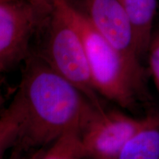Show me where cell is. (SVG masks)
Here are the masks:
<instances>
[{
	"label": "cell",
	"mask_w": 159,
	"mask_h": 159,
	"mask_svg": "<svg viewBox=\"0 0 159 159\" xmlns=\"http://www.w3.org/2000/svg\"><path fill=\"white\" fill-rule=\"evenodd\" d=\"M16 94L25 112L19 150L52 144L71 129L80 131L102 110L41 55L27 57Z\"/></svg>",
	"instance_id": "obj_1"
},
{
	"label": "cell",
	"mask_w": 159,
	"mask_h": 159,
	"mask_svg": "<svg viewBox=\"0 0 159 159\" xmlns=\"http://www.w3.org/2000/svg\"><path fill=\"white\" fill-rule=\"evenodd\" d=\"M57 1L82 37L97 93L122 108H132L143 80L70 0Z\"/></svg>",
	"instance_id": "obj_2"
},
{
	"label": "cell",
	"mask_w": 159,
	"mask_h": 159,
	"mask_svg": "<svg viewBox=\"0 0 159 159\" xmlns=\"http://www.w3.org/2000/svg\"><path fill=\"white\" fill-rule=\"evenodd\" d=\"M43 22L47 33L43 54L40 55L93 104L102 108L91 78L82 37L57 0L52 2Z\"/></svg>",
	"instance_id": "obj_3"
},
{
	"label": "cell",
	"mask_w": 159,
	"mask_h": 159,
	"mask_svg": "<svg viewBox=\"0 0 159 159\" xmlns=\"http://www.w3.org/2000/svg\"><path fill=\"white\" fill-rule=\"evenodd\" d=\"M49 7L31 0L0 1V75L27 58L31 40Z\"/></svg>",
	"instance_id": "obj_4"
},
{
	"label": "cell",
	"mask_w": 159,
	"mask_h": 159,
	"mask_svg": "<svg viewBox=\"0 0 159 159\" xmlns=\"http://www.w3.org/2000/svg\"><path fill=\"white\" fill-rule=\"evenodd\" d=\"M144 122L117 111H99L80 131L85 158L116 159Z\"/></svg>",
	"instance_id": "obj_5"
},
{
	"label": "cell",
	"mask_w": 159,
	"mask_h": 159,
	"mask_svg": "<svg viewBox=\"0 0 159 159\" xmlns=\"http://www.w3.org/2000/svg\"><path fill=\"white\" fill-rule=\"evenodd\" d=\"M78 7L94 28L122 55L143 80V68L137 53L134 33L119 0H80Z\"/></svg>",
	"instance_id": "obj_6"
},
{
	"label": "cell",
	"mask_w": 159,
	"mask_h": 159,
	"mask_svg": "<svg viewBox=\"0 0 159 159\" xmlns=\"http://www.w3.org/2000/svg\"><path fill=\"white\" fill-rule=\"evenodd\" d=\"M126 13L134 33L137 53L142 60L148 54L153 36L157 0H119Z\"/></svg>",
	"instance_id": "obj_7"
},
{
	"label": "cell",
	"mask_w": 159,
	"mask_h": 159,
	"mask_svg": "<svg viewBox=\"0 0 159 159\" xmlns=\"http://www.w3.org/2000/svg\"><path fill=\"white\" fill-rule=\"evenodd\" d=\"M116 159H159V111L144 117V122Z\"/></svg>",
	"instance_id": "obj_8"
},
{
	"label": "cell",
	"mask_w": 159,
	"mask_h": 159,
	"mask_svg": "<svg viewBox=\"0 0 159 159\" xmlns=\"http://www.w3.org/2000/svg\"><path fill=\"white\" fill-rule=\"evenodd\" d=\"M25 128V112L17 94L0 113V159L21 141Z\"/></svg>",
	"instance_id": "obj_9"
},
{
	"label": "cell",
	"mask_w": 159,
	"mask_h": 159,
	"mask_svg": "<svg viewBox=\"0 0 159 159\" xmlns=\"http://www.w3.org/2000/svg\"><path fill=\"white\" fill-rule=\"evenodd\" d=\"M79 129H71L61 135L44 152L41 159L84 158Z\"/></svg>",
	"instance_id": "obj_10"
},
{
	"label": "cell",
	"mask_w": 159,
	"mask_h": 159,
	"mask_svg": "<svg viewBox=\"0 0 159 159\" xmlns=\"http://www.w3.org/2000/svg\"><path fill=\"white\" fill-rule=\"evenodd\" d=\"M147 55H148L150 73L159 93V31L154 33Z\"/></svg>",
	"instance_id": "obj_11"
},
{
	"label": "cell",
	"mask_w": 159,
	"mask_h": 159,
	"mask_svg": "<svg viewBox=\"0 0 159 159\" xmlns=\"http://www.w3.org/2000/svg\"><path fill=\"white\" fill-rule=\"evenodd\" d=\"M6 102V99L4 94L3 90L2 89L1 86H0V113L2 112L5 108V104Z\"/></svg>",
	"instance_id": "obj_12"
},
{
	"label": "cell",
	"mask_w": 159,
	"mask_h": 159,
	"mask_svg": "<svg viewBox=\"0 0 159 159\" xmlns=\"http://www.w3.org/2000/svg\"><path fill=\"white\" fill-rule=\"evenodd\" d=\"M37 5L43 6V7H49L52 0H31Z\"/></svg>",
	"instance_id": "obj_13"
},
{
	"label": "cell",
	"mask_w": 159,
	"mask_h": 159,
	"mask_svg": "<svg viewBox=\"0 0 159 159\" xmlns=\"http://www.w3.org/2000/svg\"><path fill=\"white\" fill-rule=\"evenodd\" d=\"M10 159H21V155H20V152L17 150H13L12 156Z\"/></svg>",
	"instance_id": "obj_14"
},
{
	"label": "cell",
	"mask_w": 159,
	"mask_h": 159,
	"mask_svg": "<svg viewBox=\"0 0 159 159\" xmlns=\"http://www.w3.org/2000/svg\"><path fill=\"white\" fill-rule=\"evenodd\" d=\"M0 1H2V0H0Z\"/></svg>",
	"instance_id": "obj_15"
}]
</instances>
